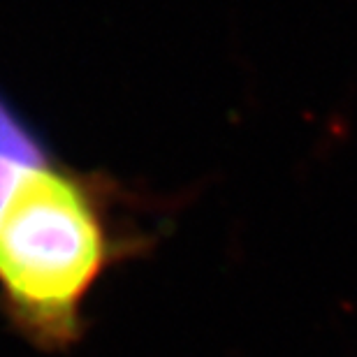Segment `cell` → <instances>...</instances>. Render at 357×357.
Segmentation results:
<instances>
[{"label":"cell","instance_id":"1","mask_svg":"<svg viewBox=\"0 0 357 357\" xmlns=\"http://www.w3.org/2000/svg\"><path fill=\"white\" fill-rule=\"evenodd\" d=\"M123 255L109 183L45 155L19 167L0 202V309L21 337L68 351L89 295Z\"/></svg>","mask_w":357,"mask_h":357}]
</instances>
